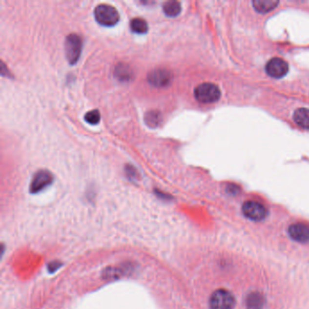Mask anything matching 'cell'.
<instances>
[{"instance_id": "7c38bea8", "label": "cell", "mask_w": 309, "mask_h": 309, "mask_svg": "<svg viewBox=\"0 0 309 309\" xmlns=\"http://www.w3.org/2000/svg\"><path fill=\"white\" fill-rule=\"evenodd\" d=\"M253 6L256 11L259 13L270 12L278 5L277 0H254Z\"/></svg>"}, {"instance_id": "4fadbf2b", "label": "cell", "mask_w": 309, "mask_h": 309, "mask_svg": "<svg viewBox=\"0 0 309 309\" xmlns=\"http://www.w3.org/2000/svg\"><path fill=\"white\" fill-rule=\"evenodd\" d=\"M164 13L169 18H175L180 15L182 12V6L181 3L175 1V0H170L165 2L163 6Z\"/></svg>"}, {"instance_id": "7a4b0ae2", "label": "cell", "mask_w": 309, "mask_h": 309, "mask_svg": "<svg viewBox=\"0 0 309 309\" xmlns=\"http://www.w3.org/2000/svg\"><path fill=\"white\" fill-rule=\"evenodd\" d=\"M221 90L212 82H203L194 90L196 100L202 103H213L220 100Z\"/></svg>"}, {"instance_id": "30bf717a", "label": "cell", "mask_w": 309, "mask_h": 309, "mask_svg": "<svg viewBox=\"0 0 309 309\" xmlns=\"http://www.w3.org/2000/svg\"><path fill=\"white\" fill-rule=\"evenodd\" d=\"M265 305V297L259 292H252L247 295L246 306L247 309H262Z\"/></svg>"}, {"instance_id": "8fae6325", "label": "cell", "mask_w": 309, "mask_h": 309, "mask_svg": "<svg viewBox=\"0 0 309 309\" xmlns=\"http://www.w3.org/2000/svg\"><path fill=\"white\" fill-rule=\"evenodd\" d=\"M293 119L298 126L309 130V109L299 108L295 111Z\"/></svg>"}, {"instance_id": "6da1fadb", "label": "cell", "mask_w": 309, "mask_h": 309, "mask_svg": "<svg viewBox=\"0 0 309 309\" xmlns=\"http://www.w3.org/2000/svg\"><path fill=\"white\" fill-rule=\"evenodd\" d=\"M95 19L99 25L103 26H114L120 20V15L117 9L107 4H101L95 7Z\"/></svg>"}, {"instance_id": "ba28073f", "label": "cell", "mask_w": 309, "mask_h": 309, "mask_svg": "<svg viewBox=\"0 0 309 309\" xmlns=\"http://www.w3.org/2000/svg\"><path fill=\"white\" fill-rule=\"evenodd\" d=\"M266 72L273 78H282L288 72V64L281 58H272L266 65Z\"/></svg>"}, {"instance_id": "9c48e42d", "label": "cell", "mask_w": 309, "mask_h": 309, "mask_svg": "<svg viewBox=\"0 0 309 309\" xmlns=\"http://www.w3.org/2000/svg\"><path fill=\"white\" fill-rule=\"evenodd\" d=\"M288 234L295 241L308 243L309 242V225L305 223H294L288 228Z\"/></svg>"}, {"instance_id": "52a82bcc", "label": "cell", "mask_w": 309, "mask_h": 309, "mask_svg": "<svg viewBox=\"0 0 309 309\" xmlns=\"http://www.w3.org/2000/svg\"><path fill=\"white\" fill-rule=\"evenodd\" d=\"M172 75L169 70L156 68L148 74V82L154 87H166L170 84Z\"/></svg>"}, {"instance_id": "e0dca14e", "label": "cell", "mask_w": 309, "mask_h": 309, "mask_svg": "<svg viewBox=\"0 0 309 309\" xmlns=\"http://www.w3.org/2000/svg\"><path fill=\"white\" fill-rule=\"evenodd\" d=\"M84 120L87 122L89 124H97L101 120V115L100 112L98 110H93L90 111L87 114L84 115Z\"/></svg>"}, {"instance_id": "9a60e30c", "label": "cell", "mask_w": 309, "mask_h": 309, "mask_svg": "<svg viewBox=\"0 0 309 309\" xmlns=\"http://www.w3.org/2000/svg\"><path fill=\"white\" fill-rule=\"evenodd\" d=\"M130 27L133 33L139 34V35L146 34L149 29V25H148V23L146 22V20L141 19V18H135V19H132L130 22Z\"/></svg>"}, {"instance_id": "5bb4252c", "label": "cell", "mask_w": 309, "mask_h": 309, "mask_svg": "<svg viewBox=\"0 0 309 309\" xmlns=\"http://www.w3.org/2000/svg\"><path fill=\"white\" fill-rule=\"evenodd\" d=\"M114 76L117 77L122 82H126L130 81L133 76V71L130 66L124 63H120L115 67L114 71Z\"/></svg>"}, {"instance_id": "277c9868", "label": "cell", "mask_w": 309, "mask_h": 309, "mask_svg": "<svg viewBox=\"0 0 309 309\" xmlns=\"http://www.w3.org/2000/svg\"><path fill=\"white\" fill-rule=\"evenodd\" d=\"M209 309H232L235 306V297L226 289L214 291L209 297Z\"/></svg>"}, {"instance_id": "2e32d148", "label": "cell", "mask_w": 309, "mask_h": 309, "mask_svg": "<svg viewBox=\"0 0 309 309\" xmlns=\"http://www.w3.org/2000/svg\"><path fill=\"white\" fill-rule=\"evenodd\" d=\"M146 124L151 128H156L162 123V114L158 111H150L145 115Z\"/></svg>"}, {"instance_id": "5b68a950", "label": "cell", "mask_w": 309, "mask_h": 309, "mask_svg": "<svg viewBox=\"0 0 309 309\" xmlns=\"http://www.w3.org/2000/svg\"><path fill=\"white\" fill-rule=\"evenodd\" d=\"M242 212L247 219L254 221H263L268 214L264 205L254 201L245 202L242 206Z\"/></svg>"}, {"instance_id": "8992f818", "label": "cell", "mask_w": 309, "mask_h": 309, "mask_svg": "<svg viewBox=\"0 0 309 309\" xmlns=\"http://www.w3.org/2000/svg\"><path fill=\"white\" fill-rule=\"evenodd\" d=\"M54 182V176L49 170H40L32 179L29 190L32 194H36L50 186Z\"/></svg>"}, {"instance_id": "ac0fdd59", "label": "cell", "mask_w": 309, "mask_h": 309, "mask_svg": "<svg viewBox=\"0 0 309 309\" xmlns=\"http://www.w3.org/2000/svg\"><path fill=\"white\" fill-rule=\"evenodd\" d=\"M126 174L130 180H133L134 177L137 176V171L133 168V166H127Z\"/></svg>"}, {"instance_id": "3957f363", "label": "cell", "mask_w": 309, "mask_h": 309, "mask_svg": "<svg viewBox=\"0 0 309 309\" xmlns=\"http://www.w3.org/2000/svg\"><path fill=\"white\" fill-rule=\"evenodd\" d=\"M65 57L70 64H76L82 53V38L76 34H70L65 39Z\"/></svg>"}]
</instances>
